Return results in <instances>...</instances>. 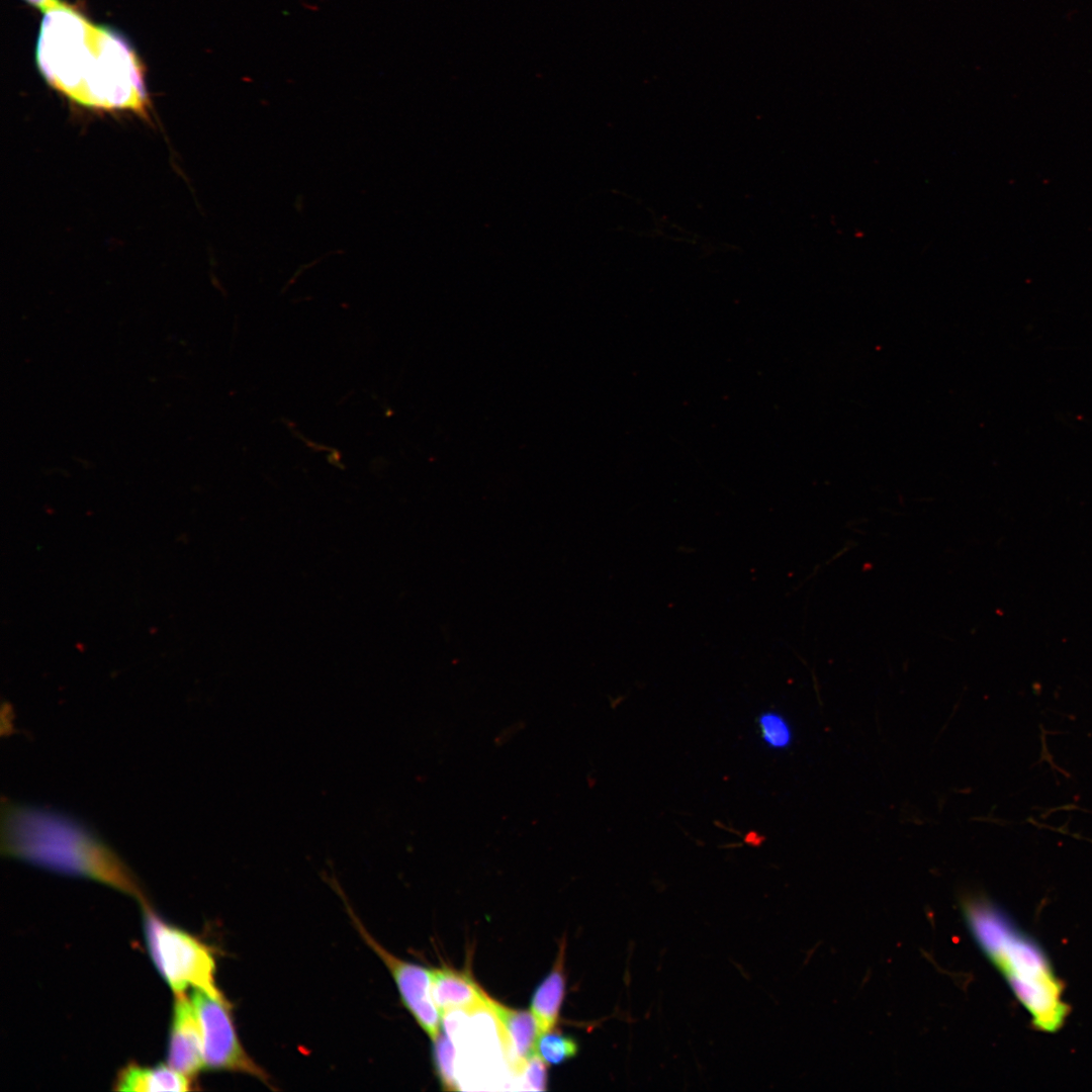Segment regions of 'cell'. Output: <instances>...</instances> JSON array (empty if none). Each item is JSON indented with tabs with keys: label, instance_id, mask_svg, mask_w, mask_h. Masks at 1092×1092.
Instances as JSON below:
<instances>
[{
	"label": "cell",
	"instance_id": "cell-1",
	"mask_svg": "<svg viewBox=\"0 0 1092 1092\" xmlns=\"http://www.w3.org/2000/svg\"><path fill=\"white\" fill-rule=\"evenodd\" d=\"M35 59L47 82L80 105L148 112L144 67L133 48L70 4L44 13Z\"/></svg>",
	"mask_w": 1092,
	"mask_h": 1092
},
{
	"label": "cell",
	"instance_id": "cell-2",
	"mask_svg": "<svg viewBox=\"0 0 1092 1092\" xmlns=\"http://www.w3.org/2000/svg\"><path fill=\"white\" fill-rule=\"evenodd\" d=\"M1 850L51 872L102 883L141 905L149 902L136 877L115 851L86 825L59 811L3 803Z\"/></svg>",
	"mask_w": 1092,
	"mask_h": 1092
},
{
	"label": "cell",
	"instance_id": "cell-3",
	"mask_svg": "<svg viewBox=\"0 0 1092 1092\" xmlns=\"http://www.w3.org/2000/svg\"><path fill=\"white\" fill-rule=\"evenodd\" d=\"M968 923L980 946L1029 1013L1033 1026L1056 1032L1066 1021L1063 985L1043 948L986 899L970 900Z\"/></svg>",
	"mask_w": 1092,
	"mask_h": 1092
},
{
	"label": "cell",
	"instance_id": "cell-4",
	"mask_svg": "<svg viewBox=\"0 0 1092 1092\" xmlns=\"http://www.w3.org/2000/svg\"><path fill=\"white\" fill-rule=\"evenodd\" d=\"M141 906L149 954L174 995L185 994L188 987H193L215 999L226 1000L215 983V961L210 946L165 921L150 902Z\"/></svg>",
	"mask_w": 1092,
	"mask_h": 1092
},
{
	"label": "cell",
	"instance_id": "cell-5",
	"mask_svg": "<svg viewBox=\"0 0 1092 1092\" xmlns=\"http://www.w3.org/2000/svg\"><path fill=\"white\" fill-rule=\"evenodd\" d=\"M202 1037L204 1068L239 1072L268 1081L267 1074L248 1056L238 1037L228 1000L195 989L190 996Z\"/></svg>",
	"mask_w": 1092,
	"mask_h": 1092
},
{
	"label": "cell",
	"instance_id": "cell-6",
	"mask_svg": "<svg viewBox=\"0 0 1092 1092\" xmlns=\"http://www.w3.org/2000/svg\"><path fill=\"white\" fill-rule=\"evenodd\" d=\"M347 908L364 941L390 972L405 1008L431 1040H436L441 1033L442 1013L432 995V970L405 962L386 950L368 933L350 907Z\"/></svg>",
	"mask_w": 1092,
	"mask_h": 1092
},
{
	"label": "cell",
	"instance_id": "cell-7",
	"mask_svg": "<svg viewBox=\"0 0 1092 1092\" xmlns=\"http://www.w3.org/2000/svg\"><path fill=\"white\" fill-rule=\"evenodd\" d=\"M167 1063L190 1079L204 1068L198 1018L191 999L185 994L175 995Z\"/></svg>",
	"mask_w": 1092,
	"mask_h": 1092
},
{
	"label": "cell",
	"instance_id": "cell-8",
	"mask_svg": "<svg viewBox=\"0 0 1092 1092\" xmlns=\"http://www.w3.org/2000/svg\"><path fill=\"white\" fill-rule=\"evenodd\" d=\"M488 1005L495 1018L506 1060L512 1071L521 1076L528 1060L536 1054L539 1036L536 1019L532 1012L513 1009L491 997Z\"/></svg>",
	"mask_w": 1092,
	"mask_h": 1092
},
{
	"label": "cell",
	"instance_id": "cell-9",
	"mask_svg": "<svg viewBox=\"0 0 1092 1092\" xmlns=\"http://www.w3.org/2000/svg\"><path fill=\"white\" fill-rule=\"evenodd\" d=\"M432 995L442 1015L455 1010H489V996L467 971L447 966L433 969Z\"/></svg>",
	"mask_w": 1092,
	"mask_h": 1092
},
{
	"label": "cell",
	"instance_id": "cell-10",
	"mask_svg": "<svg viewBox=\"0 0 1092 1092\" xmlns=\"http://www.w3.org/2000/svg\"><path fill=\"white\" fill-rule=\"evenodd\" d=\"M565 948L563 938L551 971L538 985L531 999V1012L536 1019L539 1034L553 1030L559 1018L565 996Z\"/></svg>",
	"mask_w": 1092,
	"mask_h": 1092
},
{
	"label": "cell",
	"instance_id": "cell-11",
	"mask_svg": "<svg viewBox=\"0 0 1092 1092\" xmlns=\"http://www.w3.org/2000/svg\"><path fill=\"white\" fill-rule=\"evenodd\" d=\"M191 1083L192 1079L169 1065L142 1067L136 1064H129L120 1070L113 1089L117 1091L184 1092L192 1089Z\"/></svg>",
	"mask_w": 1092,
	"mask_h": 1092
},
{
	"label": "cell",
	"instance_id": "cell-12",
	"mask_svg": "<svg viewBox=\"0 0 1092 1092\" xmlns=\"http://www.w3.org/2000/svg\"><path fill=\"white\" fill-rule=\"evenodd\" d=\"M578 1045L571 1037L557 1031L539 1034L536 1053L547 1065H560L576 1056Z\"/></svg>",
	"mask_w": 1092,
	"mask_h": 1092
},
{
	"label": "cell",
	"instance_id": "cell-13",
	"mask_svg": "<svg viewBox=\"0 0 1092 1092\" xmlns=\"http://www.w3.org/2000/svg\"><path fill=\"white\" fill-rule=\"evenodd\" d=\"M758 728L763 742L771 749H785L793 741V730L786 718L772 711L762 713Z\"/></svg>",
	"mask_w": 1092,
	"mask_h": 1092
},
{
	"label": "cell",
	"instance_id": "cell-14",
	"mask_svg": "<svg viewBox=\"0 0 1092 1092\" xmlns=\"http://www.w3.org/2000/svg\"><path fill=\"white\" fill-rule=\"evenodd\" d=\"M433 1057L438 1078L443 1089L449 1091L459 1090L453 1069L454 1046L449 1037L440 1033L433 1041Z\"/></svg>",
	"mask_w": 1092,
	"mask_h": 1092
},
{
	"label": "cell",
	"instance_id": "cell-15",
	"mask_svg": "<svg viewBox=\"0 0 1092 1092\" xmlns=\"http://www.w3.org/2000/svg\"><path fill=\"white\" fill-rule=\"evenodd\" d=\"M547 1066L537 1053L528 1060L522 1075L525 1076L526 1084L529 1085L530 1089L546 1090Z\"/></svg>",
	"mask_w": 1092,
	"mask_h": 1092
},
{
	"label": "cell",
	"instance_id": "cell-16",
	"mask_svg": "<svg viewBox=\"0 0 1092 1092\" xmlns=\"http://www.w3.org/2000/svg\"><path fill=\"white\" fill-rule=\"evenodd\" d=\"M24 1L26 3H28L29 5L33 6L34 8H37V9L41 10L43 13H46L48 11H51V10L63 8V7H66V6L69 5L64 0H24Z\"/></svg>",
	"mask_w": 1092,
	"mask_h": 1092
}]
</instances>
